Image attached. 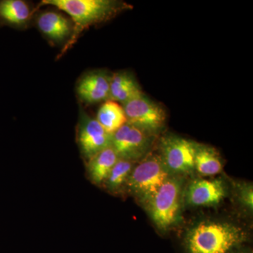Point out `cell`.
Returning a JSON list of instances; mask_svg holds the SVG:
<instances>
[{
  "instance_id": "3",
  "label": "cell",
  "mask_w": 253,
  "mask_h": 253,
  "mask_svg": "<svg viewBox=\"0 0 253 253\" xmlns=\"http://www.w3.org/2000/svg\"><path fill=\"white\" fill-rule=\"evenodd\" d=\"M182 199V179L181 176L171 175L145 205L151 220L159 231H169L179 220Z\"/></svg>"
},
{
  "instance_id": "1",
  "label": "cell",
  "mask_w": 253,
  "mask_h": 253,
  "mask_svg": "<svg viewBox=\"0 0 253 253\" xmlns=\"http://www.w3.org/2000/svg\"><path fill=\"white\" fill-rule=\"evenodd\" d=\"M248 234L244 228L229 221L204 220L186 233V253H230L243 246Z\"/></svg>"
},
{
  "instance_id": "10",
  "label": "cell",
  "mask_w": 253,
  "mask_h": 253,
  "mask_svg": "<svg viewBox=\"0 0 253 253\" xmlns=\"http://www.w3.org/2000/svg\"><path fill=\"white\" fill-rule=\"evenodd\" d=\"M111 76L103 71H91L82 76L76 84L78 98L86 104L109 100Z\"/></svg>"
},
{
  "instance_id": "17",
  "label": "cell",
  "mask_w": 253,
  "mask_h": 253,
  "mask_svg": "<svg viewBox=\"0 0 253 253\" xmlns=\"http://www.w3.org/2000/svg\"><path fill=\"white\" fill-rule=\"evenodd\" d=\"M134 166V161L120 158L113 166L102 186L110 194L117 195L126 192V183Z\"/></svg>"
},
{
  "instance_id": "2",
  "label": "cell",
  "mask_w": 253,
  "mask_h": 253,
  "mask_svg": "<svg viewBox=\"0 0 253 253\" xmlns=\"http://www.w3.org/2000/svg\"><path fill=\"white\" fill-rule=\"evenodd\" d=\"M40 6H54L71 17L73 33L63 48L61 56L76 43L86 28L109 20L126 9V4L113 0H43Z\"/></svg>"
},
{
  "instance_id": "4",
  "label": "cell",
  "mask_w": 253,
  "mask_h": 253,
  "mask_svg": "<svg viewBox=\"0 0 253 253\" xmlns=\"http://www.w3.org/2000/svg\"><path fill=\"white\" fill-rule=\"evenodd\" d=\"M171 176L158 154H151L134 166L126 192L145 206Z\"/></svg>"
},
{
  "instance_id": "12",
  "label": "cell",
  "mask_w": 253,
  "mask_h": 253,
  "mask_svg": "<svg viewBox=\"0 0 253 253\" xmlns=\"http://www.w3.org/2000/svg\"><path fill=\"white\" fill-rule=\"evenodd\" d=\"M143 94L137 82L129 73L121 71L111 76L109 100L123 105Z\"/></svg>"
},
{
  "instance_id": "14",
  "label": "cell",
  "mask_w": 253,
  "mask_h": 253,
  "mask_svg": "<svg viewBox=\"0 0 253 253\" xmlns=\"http://www.w3.org/2000/svg\"><path fill=\"white\" fill-rule=\"evenodd\" d=\"M194 163L195 170L202 176H214L223 169L222 162L217 151L207 145L197 144Z\"/></svg>"
},
{
  "instance_id": "16",
  "label": "cell",
  "mask_w": 253,
  "mask_h": 253,
  "mask_svg": "<svg viewBox=\"0 0 253 253\" xmlns=\"http://www.w3.org/2000/svg\"><path fill=\"white\" fill-rule=\"evenodd\" d=\"M29 5L22 0H0V21L14 26L26 24L31 18Z\"/></svg>"
},
{
  "instance_id": "18",
  "label": "cell",
  "mask_w": 253,
  "mask_h": 253,
  "mask_svg": "<svg viewBox=\"0 0 253 253\" xmlns=\"http://www.w3.org/2000/svg\"><path fill=\"white\" fill-rule=\"evenodd\" d=\"M236 200L245 211L252 214L253 211V187L249 182L236 183Z\"/></svg>"
},
{
  "instance_id": "6",
  "label": "cell",
  "mask_w": 253,
  "mask_h": 253,
  "mask_svg": "<svg viewBox=\"0 0 253 253\" xmlns=\"http://www.w3.org/2000/svg\"><path fill=\"white\" fill-rule=\"evenodd\" d=\"M126 123L154 135L163 129L166 121L165 110L144 94L122 105Z\"/></svg>"
},
{
  "instance_id": "15",
  "label": "cell",
  "mask_w": 253,
  "mask_h": 253,
  "mask_svg": "<svg viewBox=\"0 0 253 253\" xmlns=\"http://www.w3.org/2000/svg\"><path fill=\"white\" fill-rule=\"evenodd\" d=\"M96 121L110 134H113L126 123V113L122 105L107 100L98 111Z\"/></svg>"
},
{
  "instance_id": "8",
  "label": "cell",
  "mask_w": 253,
  "mask_h": 253,
  "mask_svg": "<svg viewBox=\"0 0 253 253\" xmlns=\"http://www.w3.org/2000/svg\"><path fill=\"white\" fill-rule=\"evenodd\" d=\"M151 136L126 123L112 134L111 147L121 159L135 161L147 153Z\"/></svg>"
},
{
  "instance_id": "13",
  "label": "cell",
  "mask_w": 253,
  "mask_h": 253,
  "mask_svg": "<svg viewBox=\"0 0 253 253\" xmlns=\"http://www.w3.org/2000/svg\"><path fill=\"white\" fill-rule=\"evenodd\" d=\"M120 158L111 146L100 151L86 162V175L93 184L102 186Z\"/></svg>"
},
{
  "instance_id": "19",
  "label": "cell",
  "mask_w": 253,
  "mask_h": 253,
  "mask_svg": "<svg viewBox=\"0 0 253 253\" xmlns=\"http://www.w3.org/2000/svg\"><path fill=\"white\" fill-rule=\"evenodd\" d=\"M230 253H252V252H251V250L244 249V248H243V246H241V247L234 250V251H233Z\"/></svg>"
},
{
  "instance_id": "11",
  "label": "cell",
  "mask_w": 253,
  "mask_h": 253,
  "mask_svg": "<svg viewBox=\"0 0 253 253\" xmlns=\"http://www.w3.org/2000/svg\"><path fill=\"white\" fill-rule=\"evenodd\" d=\"M40 31L50 41L59 42L71 37L73 24L71 19L54 11H44L37 18Z\"/></svg>"
},
{
  "instance_id": "9",
  "label": "cell",
  "mask_w": 253,
  "mask_h": 253,
  "mask_svg": "<svg viewBox=\"0 0 253 253\" xmlns=\"http://www.w3.org/2000/svg\"><path fill=\"white\" fill-rule=\"evenodd\" d=\"M186 204L193 207L217 206L227 195L226 183L217 179H196L189 183L184 192Z\"/></svg>"
},
{
  "instance_id": "7",
  "label": "cell",
  "mask_w": 253,
  "mask_h": 253,
  "mask_svg": "<svg viewBox=\"0 0 253 253\" xmlns=\"http://www.w3.org/2000/svg\"><path fill=\"white\" fill-rule=\"evenodd\" d=\"M112 134L104 130L96 118L81 110L77 126V142L84 161L111 146Z\"/></svg>"
},
{
  "instance_id": "5",
  "label": "cell",
  "mask_w": 253,
  "mask_h": 253,
  "mask_svg": "<svg viewBox=\"0 0 253 253\" xmlns=\"http://www.w3.org/2000/svg\"><path fill=\"white\" fill-rule=\"evenodd\" d=\"M197 143L174 135L163 137L161 156L171 175L181 176L195 170V154Z\"/></svg>"
}]
</instances>
